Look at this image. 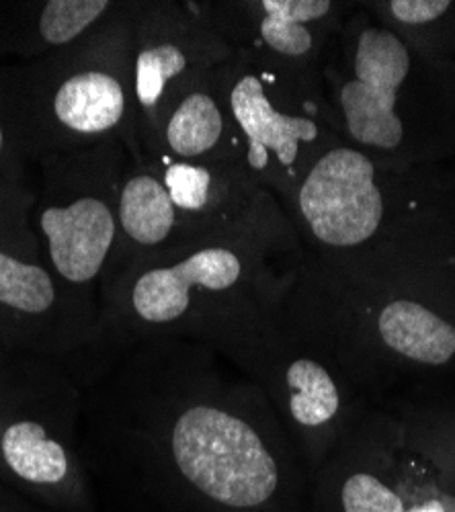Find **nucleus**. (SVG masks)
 <instances>
[{
	"label": "nucleus",
	"mask_w": 455,
	"mask_h": 512,
	"mask_svg": "<svg viewBox=\"0 0 455 512\" xmlns=\"http://www.w3.org/2000/svg\"><path fill=\"white\" fill-rule=\"evenodd\" d=\"M150 162L173 203L193 218L220 228H242L271 220L283 207L242 168L183 162L158 156Z\"/></svg>",
	"instance_id": "nucleus-11"
},
{
	"label": "nucleus",
	"mask_w": 455,
	"mask_h": 512,
	"mask_svg": "<svg viewBox=\"0 0 455 512\" xmlns=\"http://www.w3.org/2000/svg\"><path fill=\"white\" fill-rule=\"evenodd\" d=\"M304 248L285 216L218 232L142 259L111 283L142 328L228 326L246 336L269 304L294 291Z\"/></svg>",
	"instance_id": "nucleus-2"
},
{
	"label": "nucleus",
	"mask_w": 455,
	"mask_h": 512,
	"mask_svg": "<svg viewBox=\"0 0 455 512\" xmlns=\"http://www.w3.org/2000/svg\"><path fill=\"white\" fill-rule=\"evenodd\" d=\"M281 394L287 416L308 435H330L343 414V390L330 367L300 355L281 371Z\"/></svg>",
	"instance_id": "nucleus-14"
},
{
	"label": "nucleus",
	"mask_w": 455,
	"mask_h": 512,
	"mask_svg": "<svg viewBox=\"0 0 455 512\" xmlns=\"http://www.w3.org/2000/svg\"><path fill=\"white\" fill-rule=\"evenodd\" d=\"M214 27L234 48L253 52L322 84V68L355 3L339 0H205Z\"/></svg>",
	"instance_id": "nucleus-8"
},
{
	"label": "nucleus",
	"mask_w": 455,
	"mask_h": 512,
	"mask_svg": "<svg viewBox=\"0 0 455 512\" xmlns=\"http://www.w3.org/2000/svg\"><path fill=\"white\" fill-rule=\"evenodd\" d=\"M9 140H15L17 144H21L25 150H27V154H29V158L33 160V156H31V150H29V146H27V142L23 140V138H19V136H15V134H9V130H7V125H5V119L0 117V158H3V154L7 152V146H9Z\"/></svg>",
	"instance_id": "nucleus-17"
},
{
	"label": "nucleus",
	"mask_w": 455,
	"mask_h": 512,
	"mask_svg": "<svg viewBox=\"0 0 455 512\" xmlns=\"http://www.w3.org/2000/svg\"><path fill=\"white\" fill-rule=\"evenodd\" d=\"M0 453L11 472L25 482L58 484L68 476L64 445L39 420L23 418L9 424L0 439Z\"/></svg>",
	"instance_id": "nucleus-15"
},
{
	"label": "nucleus",
	"mask_w": 455,
	"mask_h": 512,
	"mask_svg": "<svg viewBox=\"0 0 455 512\" xmlns=\"http://www.w3.org/2000/svg\"><path fill=\"white\" fill-rule=\"evenodd\" d=\"M66 291L48 269L33 232L21 246L0 244V308L31 320H50L66 306Z\"/></svg>",
	"instance_id": "nucleus-13"
},
{
	"label": "nucleus",
	"mask_w": 455,
	"mask_h": 512,
	"mask_svg": "<svg viewBox=\"0 0 455 512\" xmlns=\"http://www.w3.org/2000/svg\"><path fill=\"white\" fill-rule=\"evenodd\" d=\"M216 70L187 82L164 103L152 142L144 150V160L167 156L183 162L244 170V148Z\"/></svg>",
	"instance_id": "nucleus-10"
},
{
	"label": "nucleus",
	"mask_w": 455,
	"mask_h": 512,
	"mask_svg": "<svg viewBox=\"0 0 455 512\" xmlns=\"http://www.w3.org/2000/svg\"><path fill=\"white\" fill-rule=\"evenodd\" d=\"M132 7L115 11L78 44L35 60L17 87L35 162L111 138L142 158L134 134Z\"/></svg>",
	"instance_id": "nucleus-3"
},
{
	"label": "nucleus",
	"mask_w": 455,
	"mask_h": 512,
	"mask_svg": "<svg viewBox=\"0 0 455 512\" xmlns=\"http://www.w3.org/2000/svg\"><path fill=\"white\" fill-rule=\"evenodd\" d=\"M216 76L244 148L246 175L279 201L326 150L345 144L322 84L242 50Z\"/></svg>",
	"instance_id": "nucleus-4"
},
{
	"label": "nucleus",
	"mask_w": 455,
	"mask_h": 512,
	"mask_svg": "<svg viewBox=\"0 0 455 512\" xmlns=\"http://www.w3.org/2000/svg\"><path fill=\"white\" fill-rule=\"evenodd\" d=\"M130 150L121 138L41 156L29 226L41 256L68 289L95 287L113 267L119 240L117 189Z\"/></svg>",
	"instance_id": "nucleus-5"
},
{
	"label": "nucleus",
	"mask_w": 455,
	"mask_h": 512,
	"mask_svg": "<svg viewBox=\"0 0 455 512\" xmlns=\"http://www.w3.org/2000/svg\"><path fill=\"white\" fill-rule=\"evenodd\" d=\"M167 449L193 488L230 508L259 506L279 486V465L263 431L220 402L195 400L175 410Z\"/></svg>",
	"instance_id": "nucleus-6"
},
{
	"label": "nucleus",
	"mask_w": 455,
	"mask_h": 512,
	"mask_svg": "<svg viewBox=\"0 0 455 512\" xmlns=\"http://www.w3.org/2000/svg\"><path fill=\"white\" fill-rule=\"evenodd\" d=\"M345 512H404L400 496L380 478L367 472H357L343 484Z\"/></svg>",
	"instance_id": "nucleus-16"
},
{
	"label": "nucleus",
	"mask_w": 455,
	"mask_h": 512,
	"mask_svg": "<svg viewBox=\"0 0 455 512\" xmlns=\"http://www.w3.org/2000/svg\"><path fill=\"white\" fill-rule=\"evenodd\" d=\"M343 142L406 173L443 156L455 127V70L355 3L322 68Z\"/></svg>",
	"instance_id": "nucleus-1"
},
{
	"label": "nucleus",
	"mask_w": 455,
	"mask_h": 512,
	"mask_svg": "<svg viewBox=\"0 0 455 512\" xmlns=\"http://www.w3.org/2000/svg\"><path fill=\"white\" fill-rule=\"evenodd\" d=\"M234 48L195 0H134L132 95L134 134L144 150L160 111L181 87L224 64Z\"/></svg>",
	"instance_id": "nucleus-7"
},
{
	"label": "nucleus",
	"mask_w": 455,
	"mask_h": 512,
	"mask_svg": "<svg viewBox=\"0 0 455 512\" xmlns=\"http://www.w3.org/2000/svg\"><path fill=\"white\" fill-rule=\"evenodd\" d=\"M117 228L115 261L107 275L111 281L142 259L205 236L234 230L214 226L181 211L164 189L158 170L144 158H134L132 154L117 189Z\"/></svg>",
	"instance_id": "nucleus-9"
},
{
	"label": "nucleus",
	"mask_w": 455,
	"mask_h": 512,
	"mask_svg": "<svg viewBox=\"0 0 455 512\" xmlns=\"http://www.w3.org/2000/svg\"><path fill=\"white\" fill-rule=\"evenodd\" d=\"M374 336L386 353L423 367H443L455 357V324L443 314L404 300L376 304Z\"/></svg>",
	"instance_id": "nucleus-12"
}]
</instances>
